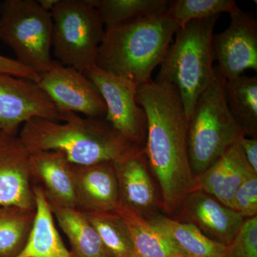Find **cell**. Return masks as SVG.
Segmentation results:
<instances>
[{
    "mask_svg": "<svg viewBox=\"0 0 257 257\" xmlns=\"http://www.w3.org/2000/svg\"><path fill=\"white\" fill-rule=\"evenodd\" d=\"M37 1L44 10L51 13L56 5L58 3L59 0H37Z\"/></svg>",
    "mask_w": 257,
    "mask_h": 257,
    "instance_id": "obj_31",
    "label": "cell"
},
{
    "mask_svg": "<svg viewBox=\"0 0 257 257\" xmlns=\"http://www.w3.org/2000/svg\"><path fill=\"white\" fill-rule=\"evenodd\" d=\"M239 10L234 0H175L170 1L167 12L182 28L192 20L220 16L224 13L234 14Z\"/></svg>",
    "mask_w": 257,
    "mask_h": 257,
    "instance_id": "obj_26",
    "label": "cell"
},
{
    "mask_svg": "<svg viewBox=\"0 0 257 257\" xmlns=\"http://www.w3.org/2000/svg\"><path fill=\"white\" fill-rule=\"evenodd\" d=\"M179 28L167 10L105 28L95 65L139 87L151 80Z\"/></svg>",
    "mask_w": 257,
    "mask_h": 257,
    "instance_id": "obj_3",
    "label": "cell"
},
{
    "mask_svg": "<svg viewBox=\"0 0 257 257\" xmlns=\"http://www.w3.org/2000/svg\"><path fill=\"white\" fill-rule=\"evenodd\" d=\"M226 101L245 135L256 138L257 78L242 75L225 82Z\"/></svg>",
    "mask_w": 257,
    "mask_h": 257,
    "instance_id": "obj_22",
    "label": "cell"
},
{
    "mask_svg": "<svg viewBox=\"0 0 257 257\" xmlns=\"http://www.w3.org/2000/svg\"><path fill=\"white\" fill-rule=\"evenodd\" d=\"M229 27L213 37L214 60L226 80L242 75L247 69L257 72V21L241 9L230 15Z\"/></svg>",
    "mask_w": 257,
    "mask_h": 257,
    "instance_id": "obj_11",
    "label": "cell"
},
{
    "mask_svg": "<svg viewBox=\"0 0 257 257\" xmlns=\"http://www.w3.org/2000/svg\"><path fill=\"white\" fill-rule=\"evenodd\" d=\"M253 174L257 175L246 162L239 140L196 177V189L211 194L231 208L235 192Z\"/></svg>",
    "mask_w": 257,
    "mask_h": 257,
    "instance_id": "obj_16",
    "label": "cell"
},
{
    "mask_svg": "<svg viewBox=\"0 0 257 257\" xmlns=\"http://www.w3.org/2000/svg\"><path fill=\"white\" fill-rule=\"evenodd\" d=\"M50 204L61 229L70 242L73 257H111L82 211L55 203Z\"/></svg>",
    "mask_w": 257,
    "mask_h": 257,
    "instance_id": "obj_20",
    "label": "cell"
},
{
    "mask_svg": "<svg viewBox=\"0 0 257 257\" xmlns=\"http://www.w3.org/2000/svg\"><path fill=\"white\" fill-rule=\"evenodd\" d=\"M30 157L19 136L0 131V208L35 210Z\"/></svg>",
    "mask_w": 257,
    "mask_h": 257,
    "instance_id": "obj_12",
    "label": "cell"
},
{
    "mask_svg": "<svg viewBox=\"0 0 257 257\" xmlns=\"http://www.w3.org/2000/svg\"><path fill=\"white\" fill-rule=\"evenodd\" d=\"M177 257H188V256H177Z\"/></svg>",
    "mask_w": 257,
    "mask_h": 257,
    "instance_id": "obj_32",
    "label": "cell"
},
{
    "mask_svg": "<svg viewBox=\"0 0 257 257\" xmlns=\"http://www.w3.org/2000/svg\"><path fill=\"white\" fill-rule=\"evenodd\" d=\"M52 14L37 0L0 3V41L14 52L19 63L37 74L50 69Z\"/></svg>",
    "mask_w": 257,
    "mask_h": 257,
    "instance_id": "obj_6",
    "label": "cell"
},
{
    "mask_svg": "<svg viewBox=\"0 0 257 257\" xmlns=\"http://www.w3.org/2000/svg\"><path fill=\"white\" fill-rule=\"evenodd\" d=\"M30 170L31 175L41 181L49 202L77 208L73 168L63 154L56 151L32 153Z\"/></svg>",
    "mask_w": 257,
    "mask_h": 257,
    "instance_id": "obj_17",
    "label": "cell"
},
{
    "mask_svg": "<svg viewBox=\"0 0 257 257\" xmlns=\"http://www.w3.org/2000/svg\"><path fill=\"white\" fill-rule=\"evenodd\" d=\"M180 207L186 222L194 225L209 239L226 246L246 219L211 194L197 189L189 193Z\"/></svg>",
    "mask_w": 257,
    "mask_h": 257,
    "instance_id": "obj_13",
    "label": "cell"
},
{
    "mask_svg": "<svg viewBox=\"0 0 257 257\" xmlns=\"http://www.w3.org/2000/svg\"><path fill=\"white\" fill-rule=\"evenodd\" d=\"M136 101L147 117L144 153L160 186L162 208L172 214L196 189L189 157L188 119L173 86L151 79L139 86Z\"/></svg>",
    "mask_w": 257,
    "mask_h": 257,
    "instance_id": "obj_1",
    "label": "cell"
},
{
    "mask_svg": "<svg viewBox=\"0 0 257 257\" xmlns=\"http://www.w3.org/2000/svg\"><path fill=\"white\" fill-rule=\"evenodd\" d=\"M240 147L246 162L253 172L257 174V140L243 136L239 140Z\"/></svg>",
    "mask_w": 257,
    "mask_h": 257,
    "instance_id": "obj_30",
    "label": "cell"
},
{
    "mask_svg": "<svg viewBox=\"0 0 257 257\" xmlns=\"http://www.w3.org/2000/svg\"><path fill=\"white\" fill-rule=\"evenodd\" d=\"M0 74H10L35 82L39 79V74L24 67L15 59L9 58L2 55H0Z\"/></svg>",
    "mask_w": 257,
    "mask_h": 257,
    "instance_id": "obj_29",
    "label": "cell"
},
{
    "mask_svg": "<svg viewBox=\"0 0 257 257\" xmlns=\"http://www.w3.org/2000/svg\"><path fill=\"white\" fill-rule=\"evenodd\" d=\"M210 84L198 98L188 119V151L193 174L200 175L245 135L228 106L226 79L215 67Z\"/></svg>",
    "mask_w": 257,
    "mask_h": 257,
    "instance_id": "obj_5",
    "label": "cell"
},
{
    "mask_svg": "<svg viewBox=\"0 0 257 257\" xmlns=\"http://www.w3.org/2000/svg\"><path fill=\"white\" fill-rule=\"evenodd\" d=\"M34 216L35 210L0 208V257H13L22 249Z\"/></svg>",
    "mask_w": 257,
    "mask_h": 257,
    "instance_id": "obj_25",
    "label": "cell"
},
{
    "mask_svg": "<svg viewBox=\"0 0 257 257\" xmlns=\"http://www.w3.org/2000/svg\"><path fill=\"white\" fill-rule=\"evenodd\" d=\"M105 28L168 9V0H91Z\"/></svg>",
    "mask_w": 257,
    "mask_h": 257,
    "instance_id": "obj_24",
    "label": "cell"
},
{
    "mask_svg": "<svg viewBox=\"0 0 257 257\" xmlns=\"http://www.w3.org/2000/svg\"><path fill=\"white\" fill-rule=\"evenodd\" d=\"M51 14L57 61L82 73L95 65L105 27L91 0H59Z\"/></svg>",
    "mask_w": 257,
    "mask_h": 257,
    "instance_id": "obj_7",
    "label": "cell"
},
{
    "mask_svg": "<svg viewBox=\"0 0 257 257\" xmlns=\"http://www.w3.org/2000/svg\"><path fill=\"white\" fill-rule=\"evenodd\" d=\"M225 257H257V216L245 219Z\"/></svg>",
    "mask_w": 257,
    "mask_h": 257,
    "instance_id": "obj_27",
    "label": "cell"
},
{
    "mask_svg": "<svg viewBox=\"0 0 257 257\" xmlns=\"http://www.w3.org/2000/svg\"><path fill=\"white\" fill-rule=\"evenodd\" d=\"M35 216L23 247L13 257H73L64 246L42 188L35 187Z\"/></svg>",
    "mask_w": 257,
    "mask_h": 257,
    "instance_id": "obj_18",
    "label": "cell"
},
{
    "mask_svg": "<svg viewBox=\"0 0 257 257\" xmlns=\"http://www.w3.org/2000/svg\"><path fill=\"white\" fill-rule=\"evenodd\" d=\"M36 83L60 111L105 119L106 106L99 89L73 67L53 60L48 71L39 74Z\"/></svg>",
    "mask_w": 257,
    "mask_h": 257,
    "instance_id": "obj_10",
    "label": "cell"
},
{
    "mask_svg": "<svg viewBox=\"0 0 257 257\" xmlns=\"http://www.w3.org/2000/svg\"><path fill=\"white\" fill-rule=\"evenodd\" d=\"M127 226L136 257H177L184 256L165 234L147 219L120 203L115 211Z\"/></svg>",
    "mask_w": 257,
    "mask_h": 257,
    "instance_id": "obj_21",
    "label": "cell"
},
{
    "mask_svg": "<svg viewBox=\"0 0 257 257\" xmlns=\"http://www.w3.org/2000/svg\"><path fill=\"white\" fill-rule=\"evenodd\" d=\"M73 168L77 203L83 211H115L121 203L113 162Z\"/></svg>",
    "mask_w": 257,
    "mask_h": 257,
    "instance_id": "obj_15",
    "label": "cell"
},
{
    "mask_svg": "<svg viewBox=\"0 0 257 257\" xmlns=\"http://www.w3.org/2000/svg\"><path fill=\"white\" fill-rule=\"evenodd\" d=\"M83 212L96 230L109 256L136 257L127 226L116 211Z\"/></svg>",
    "mask_w": 257,
    "mask_h": 257,
    "instance_id": "obj_23",
    "label": "cell"
},
{
    "mask_svg": "<svg viewBox=\"0 0 257 257\" xmlns=\"http://www.w3.org/2000/svg\"><path fill=\"white\" fill-rule=\"evenodd\" d=\"M77 115L60 111L34 81L0 74V131L16 135L20 125L33 118L64 122Z\"/></svg>",
    "mask_w": 257,
    "mask_h": 257,
    "instance_id": "obj_8",
    "label": "cell"
},
{
    "mask_svg": "<svg viewBox=\"0 0 257 257\" xmlns=\"http://www.w3.org/2000/svg\"><path fill=\"white\" fill-rule=\"evenodd\" d=\"M219 16L195 20L179 28L155 81L176 88L187 119L214 78L213 37Z\"/></svg>",
    "mask_w": 257,
    "mask_h": 257,
    "instance_id": "obj_4",
    "label": "cell"
},
{
    "mask_svg": "<svg viewBox=\"0 0 257 257\" xmlns=\"http://www.w3.org/2000/svg\"><path fill=\"white\" fill-rule=\"evenodd\" d=\"M231 208L244 219L257 216V175H251L239 186Z\"/></svg>",
    "mask_w": 257,
    "mask_h": 257,
    "instance_id": "obj_28",
    "label": "cell"
},
{
    "mask_svg": "<svg viewBox=\"0 0 257 257\" xmlns=\"http://www.w3.org/2000/svg\"><path fill=\"white\" fill-rule=\"evenodd\" d=\"M84 74L94 83L105 102L106 121L128 141L145 147L147 117L136 101L138 86L96 65L86 69Z\"/></svg>",
    "mask_w": 257,
    "mask_h": 257,
    "instance_id": "obj_9",
    "label": "cell"
},
{
    "mask_svg": "<svg viewBox=\"0 0 257 257\" xmlns=\"http://www.w3.org/2000/svg\"><path fill=\"white\" fill-rule=\"evenodd\" d=\"M113 164L121 204L145 219L157 214L162 200L152 180L144 150Z\"/></svg>",
    "mask_w": 257,
    "mask_h": 257,
    "instance_id": "obj_14",
    "label": "cell"
},
{
    "mask_svg": "<svg viewBox=\"0 0 257 257\" xmlns=\"http://www.w3.org/2000/svg\"><path fill=\"white\" fill-rule=\"evenodd\" d=\"M19 138L30 153L56 151L76 166L114 162L143 151L105 119L82 118L59 121L33 118L23 125Z\"/></svg>",
    "mask_w": 257,
    "mask_h": 257,
    "instance_id": "obj_2",
    "label": "cell"
},
{
    "mask_svg": "<svg viewBox=\"0 0 257 257\" xmlns=\"http://www.w3.org/2000/svg\"><path fill=\"white\" fill-rule=\"evenodd\" d=\"M165 234L184 256L188 257H225L227 246L209 239L194 225L155 214L147 219Z\"/></svg>",
    "mask_w": 257,
    "mask_h": 257,
    "instance_id": "obj_19",
    "label": "cell"
}]
</instances>
